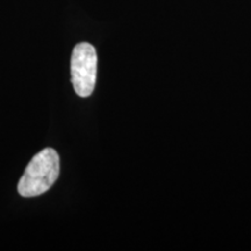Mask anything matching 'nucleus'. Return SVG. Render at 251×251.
<instances>
[{
    "mask_svg": "<svg viewBox=\"0 0 251 251\" xmlns=\"http://www.w3.org/2000/svg\"><path fill=\"white\" fill-rule=\"evenodd\" d=\"M59 175L58 153L51 148H46L33 157L18 185L23 197H37L49 190Z\"/></svg>",
    "mask_w": 251,
    "mask_h": 251,
    "instance_id": "f257e3e1",
    "label": "nucleus"
},
{
    "mask_svg": "<svg viewBox=\"0 0 251 251\" xmlns=\"http://www.w3.org/2000/svg\"><path fill=\"white\" fill-rule=\"evenodd\" d=\"M97 52L92 45L81 42L75 47L71 56V81L78 96L92 94L97 78Z\"/></svg>",
    "mask_w": 251,
    "mask_h": 251,
    "instance_id": "f03ea898",
    "label": "nucleus"
}]
</instances>
